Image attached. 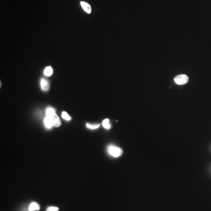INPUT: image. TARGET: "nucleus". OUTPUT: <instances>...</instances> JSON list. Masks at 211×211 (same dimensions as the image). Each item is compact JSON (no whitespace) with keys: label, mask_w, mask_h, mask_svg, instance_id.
<instances>
[{"label":"nucleus","mask_w":211,"mask_h":211,"mask_svg":"<svg viewBox=\"0 0 211 211\" xmlns=\"http://www.w3.org/2000/svg\"><path fill=\"white\" fill-rule=\"evenodd\" d=\"M53 73V69L51 66H48L44 70V74L46 76H51Z\"/></svg>","instance_id":"nucleus-9"},{"label":"nucleus","mask_w":211,"mask_h":211,"mask_svg":"<svg viewBox=\"0 0 211 211\" xmlns=\"http://www.w3.org/2000/svg\"><path fill=\"white\" fill-rule=\"evenodd\" d=\"M102 125L104 127V128H105L106 129H110L111 128V125L110 124V121L108 118H106V119L104 120L102 122Z\"/></svg>","instance_id":"nucleus-10"},{"label":"nucleus","mask_w":211,"mask_h":211,"mask_svg":"<svg viewBox=\"0 0 211 211\" xmlns=\"http://www.w3.org/2000/svg\"><path fill=\"white\" fill-rule=\"evenodd\" d=\"M51 122H52V126L53 127H59L61 126V124H62L61 120H60V118H59V117L56 114L53 117H51Z\"/></svg>","instance_id":"nucleus-3"},{"label":"nucleus","mask_w":211,"mask_h":211,"mask_svg":"<svg viewBox=\"0 0 211 211\" xmlns=\"http://www.w3.org/2000/svg\"><path fill=\"white\" fill-rule=\"evenodd\" d=\"M59 210V208L55 206H51L49 207V208L47 209L46 211H57Z\"/></svg>","instance_id":"nucleus-13"},{"label":"nucleus","mask_w":211,"mask_h":211,"mask_svg":"<svg viewBox=\"0 0 211 211\" xmlns=\"http://www.w3.org/2000/svg\"><path fill=\"white\" fill-rule=\"evenodd\" d=\"M62 118H64L65 120H67V121H69V120H71V117H70L69 115L67 113L65 112H62Z\"/></svg>","instance_id":"nucleus-11"},{"label":"nucleus","mask_w":211,"mask_h":211,"mask_svg":"<svg viewBox=\"0 0 211 211\" xmlns=\"http://www.w3.org/2000/svg\"><path fill=\"white\" fill-rule=\"evenodd\" d=\"M41 86L42 90H44V91H47L49 88V83L44 79H42L41 80Z\"/></svg>","instance_id":"nucleus-5"},{"label":"nucleus","mask_w":211,"mask_h":211,"mask_svg":"<svg viewBox=\"0 0 211 211\" xmlns=\"http://www.w3.org/2000/svg\"><path fill=\"white\" fill-rule=\"evenodd\" d=\"M46 114L47 117H49L50 118L53 117L56 114L55 110L53 108H51V107H49V108H47L46 111Z\"/></svg>","instance_id":"nucleus-7"},{"label":"nucleus","mask_w":211,"mask_h":211,"mask_svg":"<svg viewBox=\"0 0 211 211\" xmlns=\"http://www.w3.org/2000/svg\"><path fill=\"white\" fill-rule=\"evenodd\" d=\"M189 77L186 75H180L174 78V81L176 84H185L188 82Z\"/></svg>","instance_id":"nucleus-2"},{"label":"nucleus","mask_w":211,"mask_h":211,"mask_svg":"<svg viewBox=\"0 0 211 211\" xmlns=\"http://www.w3.org/2000/svg\"><path fill=\"white\" fill-rule=\"evenodd\" d=\"M44 124L47 129H51L52 127H53L52 126V122H51V120L50 117L46 116L44 118Z\"/></svg>","instance_id":"nucleus-6"},{"label":"nucleus","mask_w":211,"mask_h":211,"mask_svg":"<svg viewBox=\"0 0 211 211\" xmlns=\"http://www.w3.org/2000/svg\"><path fill=\"white\" fill-rule=\"evenodd\" d=\"M39 206L38 204H36V202H32L31 204L30 205L29 208V211H36L39 210Z\"/></svg>","instance_id":"nucleus-8"},{"label":"nucleus","mask_w":211,"mask_h":211,"mask_svg":"<svg viewBox=\"0 0 211 211\" xmlns=\"http://www.w3.org/2000/svg\"><path fill=\"white\" fill-rule=\"evenodd\" d=\"M100 124H86V127L87 128L90 129H92V130H94V129H96L98 128L99 127Z\"/></svg>","instance_id":"nucleus-12"},{"label":"nucleus","mask_w":211,"mask_h":211,"mask_svg":"<svg viewBox=\"0 0 211 211\" xmlns=\"http://www.w3.org/2000/svg\"><path fill=\"white\" fill-rule=\"evenodd\" d=\"M80 5H81L82 7L83 8L84 11H85L86 13L87 14L91 13L92 7H90V5L89 4L87 3V2H84V1H81V2H80Z\"/></svg>","instance_id":"nucleus-4"},{"label":"nucleus","mask_w":211,"mask_h":211,"mask_svg":"<svg viewBox=\"0 0 211 211\" xmlns=\"http://www.w3.org/2000/svg\"><path fill=\"white\" fill-rule=\"evenodd\" d=\"M107 151L108 154L114 157H120L123 153V151L121 148L114 145H109L107 147Z\"/></svg>","instance_id":"nucleus-1"}]
</instances>
